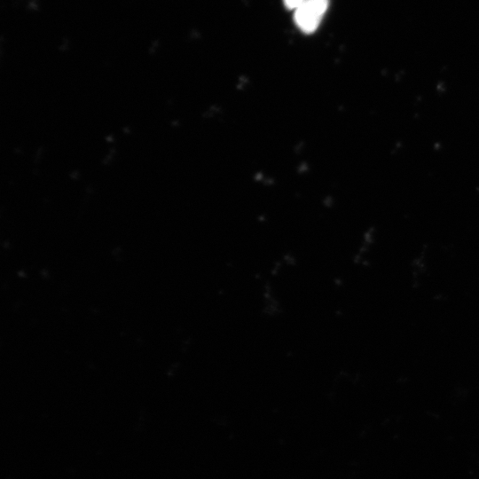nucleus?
<instances>
[{
  "mask_svg": "<svg viewBox=\"0 0 479 479\" xmlns=\"http://www.w3.org/2000/svg\"><path fill=\"white\" fill-rule=\"evenodd\" d=\"M304 0H284V4L288 9H296Z\"/></svg>",
  "mask_w": 479,
  "mask_h": 479,
  "instance_id": "2",
  "label": "nucleus"
},
{
  "mask_svg": "<svg viewBox=\"0 0 479 479\" xmlns=\"http://www.w3.org/2000/svg\"><path fill=\"white\" fill-rule=\"evenodd\" d=\"M329 0H304L294 9V20L303 33L314 32L320 24Z\"/></svg>",
  "mask_w": 479,
  "mask_h": 479,
  "instance_id": "1",
  "label": "nucleus"
}]
</instances>
